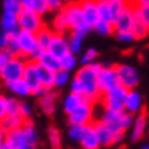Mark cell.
<instances>
[{
	"label": "cell",
	"mask_w": 149,
	"mask_h": 149,
	"mask_svg": "<svg viewBox=\"0 0 149 149\" xmlns=\"http://www.w3.org/2000/svg\"><path fill=\"white\" fill-rule=\"evenodd\" d=\"M101 64L89 63L82 64L75 74V77L71 82V92L84 96L86 100L96 101L100 97V91L97 86V72H99Z\"/></svg>",
	"instance_id": "1"
},
{
	"label": "cell",
	"mask_w": 149,
	"mask_h": 149,
	"mask_svg": "<svg viewBox=\"0 0 149 149\" xmlns=\"http://www.w3.org/2000/svg\"><path fill=\"white\" fill-rule=\"evenodd\" d=\"M6 140L14 149H36L38 145V134L32 120L26 119L21 127L8 131Z\"/></svg>",
	"instance_id": "2"
},
{
	"label": "cell",
	"mask_w": 149,
	"mask_h": 149,
	"mask_svg": "<svg viewBox=\"0 0 149 149\" xmlns=\"http://www.w3.org/2000/svg\"><path fill=\"white\" fill-rule=\"evenodd\" d=\"M133 120H134L133 115L126 111H113L104 108V112L99 122L105 125L113 133H125L133 125Z\"/></svg>",
	"instance_id": "3"
},
{
	"label": "cell",
	"mask_w": 149,
	"mask_h": 149,
	"mask_svg": "<svg viewBox=\"0 0 149 149\" xmlns=\"http://www.w3.org/2000/svg\"><path fill=\"white\" fill-rule=\"evenodd\" d=\"M63 10L66 19H67V25L68 29L72 32H82L88 34L92 30V27L86 23L85 18H84V14H82L81 6L79 3H68Z\"/></svg>",
	"instance_id": "4"
},
{
	"label": "cell",
	"mask_w": 149,
	"mask_h": 149,
	"mask_svg": "<svg viewBox=\"0 0 149 149\" xmlns=\"http://www.w3.org/2000/svg\"><path fill=\"white\" fill-rule=\"evenodd\" d=\"M17 41L19 47V56L22 58H30V60H36L40 54V47L37 42V37L34 33L19 30L17 33Z\"/></svg>",
	"instance_id": "5"
},
{
	"label": "cell",
	"mask_w": 149,
	"mask_h": 149,
	"mask_svg": "<svg viewBox=\"0 0 149 149\" xmlns=\"http://www.w3.org/2000/svg\"><path fill=\"white\" fill-rule=\"evenodd\" d=\"M26 67V60L22 56H13L10 62L0 70V78L4 84L17 81L23 77V71Z\"/></svg>",
	"instance_id": "6"
},
{
	"label": "cell",
	"mask_w": 149,
	"mask_h": 149,
	"mask_svg": "<svg viewBox=\"0 0 149 149\" xmlns=\"http://www.w3.org/2000/svg\"><path fill=\"white\" fill-rule=\"evenodd\" d=\"M18 26L19 30H25V32L36 34L40 29L44 27V23H42L40 14L34 13L32 8L22 7V10L18 13Z\"/></svg>",
	"instance_id": "7"
},
{
	"label": "cell",
	"mask_w": 149,
	"mask_h": 149,
	"mask_svg": "<svg viewBox=\"0 0 149 149\" xmlns=\"http://www.w3.org/2000/svg\"><path fill=\"white\" fill-rule=\"evenodd\" d=\"M127 92L125 86L119 85L111 91L103 93L101 103L105 109H113V111H125V100H126Z\"/></svg>",
	"instance_id": "8"
},
{
	"label": "cell",
	"mask_w": 149,
	"mask_h": 149,
	"mask_svg": "<svg viewBox=\"0 0 149 149\" xmlns=\"http://www.w3.org/2000/svg\"><path fill=\"white\" fill-rule=\"evenodd\" d=\"M120 85L119 82V77H118L116 66H103L100 67L99 72H97V86H99L100 93L103 95L105 92L111 91L113 88Z\"/></svg>",
	"instance_id": "9"
},
{
	"label": "cell",
	"mask_w": 149,
	"mask_h": 149,
	"mask_svg": "<svg viewBox=\"0 0 149 149\" xmlns=\"http://www.w3.org/2000/svg\"><path fill=\"white\" fill-rule=\"evenodd\" d=\"M92 122H93V101H91V100H85L77 109H74L71 113H68V123L70 125L86 126Z\"/></svg>",
	"instance_id": "10"
},
{
	"label": "cell",
	"mask_w": 149,
	"mask_h": 149,
	"mask_svg": "<svg viewBox=\"0 0 149 149\" xmlns=\"http://www.w3.org/2000/svg\"><path fill=\"white\" fill-rule=\"evenodd\" d=\"M116 71L120 85L125 86L126 89L130 91V89H134L138 85L140 74L133 66H130V64H119V66H116Z\"/></svg>",
	"instance_id": "11"
},
{
	"label": "cell",
	"mask_w": 149,
	"mask_h": 149,
	"mask_svg": "<svg viewBox=\"0 0 149 149\" xmlns=\"http://www.w3.org/2000/svg\"><path fill=\"white\" fill-rule=\"evenodd\" d=\"M134 22H136V15H134V8L130 3L112 22L113 32H131Z\"/></svg>",
	"instance_id": "12"
},
{
	"label": "cell",
	"mask_w": 149,
	"mask_h": 149,
	"mask_svg": "<svg viewBox=\"0 0 149 149\" xmlns=\"http://www.w3.org/2000/svg\"><path fill=\"white\" fill-rule=\"evenodd\" d=\"M95 127H96V131H97V136H99L100 145L101 146L115 145L118 142H120L123 140V137H125V133H113L111 129H108L101 122H96Z\"/></svg>",
	"instance_id": "13"
},
{
	"label": "cell",
	"mask_w": 149,
	"mask_h": 149,
	"mask_svg": "<svg viewBox=\"0 0 149 149\" xmlns=\"http://www.w3.org/2000/svg\"><path fill=\"white\" fill-rule=\"evenodd\" d=\"M78 144L81 145L82 149H100V140L96 131L95 123H89L84 127V133Z\"/></svg>",
	"instance_id": "14"
},
{
	"label": "cell",
	"mask_w": 149,
	"mask_h": 149,
	"mask_svg": "<svg viewBox=\"0 0 149 149\" xmlns=\"http://www.w3.org/2000/svg\"><path fill=\"white\" fill-rule=\"evenodd\" d=\"M22 79L26 82V85L29 86V89H30V93H32V95L41 86L40 77H38V71H37V64H36L34 60L26 62V67H25V71H23Z\"/></svg>",
	"instance_id": "15"
},
{
	"label": "cell",
	"mask_w": 149,
	"mask_h": 149,
	"mask_svg": "<svg viewBox=\"0 0 149 149\" xmlns=\"http://www.w3.org/2000/svg\"><path fill=\"white\" fill-rule=\"evenodd\" d=\"M78 3L81 6L82 14H84V18H85L86 23L93 29V26L100 21L96 0H81V1H78Z\"/></svg>",
	"instance_id": "16"
},
{
	"label": "cell",
	"mask_w": 149,
	"mask_h": 149,
	"mask_svg": "<svg viewBox=\"0 0 149 149\" xmlns=\"http://www.w3.org/2000/svg\"><path fill=\"white\" fill-rule=\"evenodd\" d=\"M47 51H49L51 54L54 55V56H56V58H62L63 55H66L67 52H70V51H68L67 38H66L63 34L55 33Z\"/></svg>",
	"instance_id": "17"
},
{
	"label": "cell",
	"mask_w": 149,
	"mask_h": 149,
	"mask_svg": "<svg viewBox=\"0 0 149 149\" xmlns=\"http://www.w3.org/2000/svg\"><path fill=\"white\" fill-rule=\"evenodd\" d=\"M125 111L131 115L140 113L142 111V96L137 91H130L127 92L126 100H125Z\"/></svg>",
	"instance_id": "18"
},
{
	"label": "cell",
	"mask_w": 149,
	"mask_h": 149,
	"mask_svg": "<svg viewBox=\"0 0 149 149\" xmlns=\"http://www.w3.org/2000/svg\"><path fill=\"white\" fill-rule=\"evenodd\" d=\"M133 130H131V141H140L142 137L145 136V133H146V126H148V119H146V115H145L142 111L138 113V116L134 118V120H133Z\"/></svg>",
	"instance_id": "19"
},
{
	"label": "cell",
	"mask_w": 149,
	"mask_h": 149,
	"mask_svg": "<svg viewBox=\"0 0 149 149\" xmlns=\"http://www.w3.org/2000/svg\"><path fill=\"white\" fill-rule=\"evenodd\" d=\"M0 26L1 30L8 34H17L19 32L18 26V14L10 13V11H4L1 21H0Z\"/></svg>",
	"instance_id": "20"
},
{
	"label": "cell",
	"mask_w": 149,
	"mask_h": 149,
	"mask_svg": "<svg viewBox=\"0 0 149 149\" xmlns=\"http://www.w3.org/2000/svg\"><path fill=\"white\" fill-rule=\"evenodd\" d=\"M34 62L42 64L44 67L49 68V70H52V71H58L59 68H60L59 58L54 56L49 51H40V54H38V56L36 58Z\"/></svg>",
	"instance_id": "21"
},
{
	"label": "cell",
	"mask_w": 149,
	"mask_h": 149,
	"mask_svg": "<svg viewBox=\"0 0 149 149\" xmlns=\"http://www.w3.org/2000/svg\"><path fill=\"white\" fill-rule=\"evenodd\" d=\"M58 100V93H55L54 89H51L47 95L38 99V105H40L41 111L45 115H52L55 111V104Z\"/></svg>",
	"instance_id": "22"
},
{
	"label": "cell",
	"mask_w": 149,
	"mask_h": 149,
	"mask_svg": "<svg viewBox=\"0 0 149 149\" xmlns=\"http://www.w3.org/2000/svg\"><path fill=\"white\" fill-rule=\"evenodd\" d=\"M37 71H38V77H40L41 86H44L47 89H54V78H55V71L49 70V68L44 67L42 64L37 63Z\"/></svg>",
	"instance_id": "23"
},
{
	"label": "cell",
	"mask_w": 149,
	"mask_h": 149,
	"mask_svg": "<svg viewBox=\"0 0 149 149\" xmlns=\"http://www.w3.org/2000/svg\"><path fill=\"white\" fill-rule=\"evenodd\" d=\"M85 97L81 95H78V93H74L71 92L70 95L66 96V99L63 101V108H64V112L67 113H71L74 109H77L79 105H81L84 101H85Z\"/></svg>",
	"instance_id": "24"
},
{
	"label": "cell",
	"mask_w": 149,
	"mask_h": 149,
	"mask_svg": "<svg viewBox=\"0 0 149 149\" xmlns=\"http://www.w3.org/2000/svg\"><path fill=\"white\" fill-rule=\"evenodd\" d=\"M25 120H26V119H23L21 115H6V116L3 118V120L0 122V127H1L6 133H8V131L21 127Z\"/></svg>",
	"instance_id": "25"
},
{
	"label": "cell",
	"mask_w": 149,
	"mask_h": 149,
	"mask_svg": "<svg viewBox=\"0 0 149 149\" xmlns=\"http://www.w3.org/2000/svg\"><path fill=\"white\" fill-rule=\"evenodd\" d=\"M85 33L82 32H72L70 37L67 38L68 42V51L74 55H78L82 49V44H84V38H85Z\"/></svg>",
	"instance_id": "26"
},
{
	"label": "cell",
	"mask_w": 149,
	"mask_h": 149,
	"mask_svg": "<svg viewBox=\"0 0 149 149\" xmlns=\"http://www.w3.org/2000/svg\"><path fill=\"white\" fill-rule=\"evenodd\" d=\"M6 85H7V88L13 92L14 95L19 96V97H26V96L32 95L29 86L26 85V82L23 81L22 78H21V79H17V81L8 82V84H6Z\"/></svg>",
	"instance_id": "27"
},
{
	"label": "cell",
	"mask_w": 149,
	"mask_h": 149,
	"mask_svg": "<svg viewBox=\"0 0 149 149\" xmlns=\"http://www.w3.org/2000/svg\"><path fill=\"white\" fill-rule=\"evenodd\" d=\"M54 34H55V32L51 30V29H48V27H42V29H40V30L36 33L37 42H38L40 49H42V51L48 49V47H49L51 40H52Z\"/></svg>",
	"instance_id": "28"
},
{
	"label": "cell",
	"mask_w": 149,
	"mask_h": 149,
	"mask_svg": "<svg viewBox=\"0 0 149 149\" xmlns=\"http://www.w3.org/2000/svg\"><path fill=\"white\" fill-rule=\"evenodd\" d=\"M97 3V10H99V17L100 21H105V22H113L112 13H111V7H109L108 0H96Z\"/></svg>",
	"instance_id": "29"
},
{
	"label": "cell",
	"mask_w": 149,
	"mask_h": 149,
	"mask_svg": "<svg viewBox=\"0 0 149 149\" xmlns=\"http://www.w3.org/2000/svg\"><path fill=\"white\" fill-rule=\"evenodd\" d=\"M52 29H54V32L58 33V34H63V33H66L68 30L67 19H66V15H64L63 10H60V11H59V14L55 17Z\"/></svg>",
	"instance_id": "30"
},
{
	"label": "cell",
	"mask_w": 149,
	"mask_h": 149,
	"mask_svg": "<svg viewBox=\"0 0 149 149\" xmlns=\"http://www.w3.org/2000/svg\"><path fill=\"white\" fill-rule=\"evenodd\" d=\"M48 141L52 149H62V134L55 126L48 127Z\"/></svg>",
	"instance_id": "31"
},
{
	"label": "cell",
	"mask_w": 149,
	"mask_h": 149,
	"mask_svg": "<svg viewBox=\"0 0 149 149\" xmlns=\"http://www.w3.org/2000/svg\"><path fill=\"white\" fill-rule=\"evenodd\" d=\"M59 63H60V68L67 70V71H71V70H74L75 66H77V58H75L74 54L67 52V54L63 55L62 58H59Z\"/></svg>",
	"instance_id": "32"
},
{
	"label": "cell",
	"mask_w": 149,
	"mask_h": 149,
	"mask_svg": "<svg viewBox=\"0 0 149 149\" xmlns=\"http://www.w3.org/2000/svg\"><path fill=\"white\" fill-rule=\"evenodd\" d=\"M27 8H32L34 13L42 15L49 11V0H30Z\"/></svg>",
	"instance_id": "33"
},
{
	"label": "cell",
	"mask_w": 149,
	"mask_h": 149,
	"mask_svg": "<svg viewBox=\"0 0 149 149\" xmlns=\"http://www.w3.org/2000/svg\"><path fill=\"white\" fill-rule=\"evenodd\" d=\"M70 79V71L59 68L58 71H55V78H54V89L55 88H63Z\"/></svg>",
	"instance_id": "34"
},
{
	"label": "cell",
	"mask_w": 149,
	"mask_h": 149,
	"mask_svg": "<svg viewBox=\"0 0 149 149\" xmlns=\"http://www.w3.org/2000/svg\"><path fill=\"white\" fill-rule=\"evenodd\" d=\"M131 32L136 37V40H140V38H145V37L149 34V27L145 25L144 22H141L138 19L136 18V22L133 25V29H131Z\"/></svg>",
	"instance_id": "35"
},
{
	"label": "cell",
	"mask_w": 149,
	"mask_h": 149,
	"mask_svg": "<svg viewBox=\"0 0 149 149\" xmlns=\"http://www.w3.org/2000/svg\"><path fill=\"white\" fill-rule=\"evenodd\" d=\"M108 1H109V7H111V13H112L113 21H115V18L122 13L123 10L126 8L127 6L130 4L129 0H108Z\"/></svg>",
	"instance_id": "36"
},
{
	"label": "cell",
	"mask_w": 149,
	"mask_h": 149,
	"mask_svg": "<svg viewBox=\"0 0 149 149\" xmlns=\"http://www.w3.org/2000/svg\"><path fill=\"white\" fill-rule=\"evenodd\" d=\"M134 8V15L141 22H144L149 27V6H133Z\"/></svg>",
	"instance_id": "37"
},
{
	"label": "cell",
	"mask_w": 149,
	"mask_h": 149,
	"mask_svg": "<svg viewBox=\"0 0 149 149\" xmlns=\"http://www.w3.org/2000/svg\"><path fill=\"white\" fill-rule=\"evenodd\" d=\"M93 29L99 33L100 36H108V34L113 33V25L111 22H105V21H99L93 26Z\"/></svg>",
	"instance_id": "38"
},
{
	"label": "cell",
	"mask_w": 149,
	"mask_h": 149,
	"mask_svg": "<svg viewBox=\"0 0 149 149\" xmlns=\"http://www.w3.org/2000/svg\"><path fill=\"white\" fill-rule=\"evenodd\" d=\"M19 104L21 101L14 97H6V109L7 115H19Z\"/></svg>",
	"instance_id": "39"
},
{
	"label": "cell",
	"mask_w": 149,
	"mask_h": 149,
	"mask_svg": "<svg viewBox=\"0 0 149 149\" xmlns=\"http://www.w3.org/2000/svg\"><path fill=\"white\" fill-rule=\"evenodd\" d=\"M84 127L81 125H70V129H68V138L72 141V142H79L82 137V133H84Z\"/></svg>",
	"instance_id": "40"
},
{
	"label": "cell",
	"mask_w": 149,
	"mask_h": 149,
	"mask_svg": "<svg viewBox=\"0 0 149 149\" xmlns=\"http://www.w3.org/2000/svg\"><path fill=\"white\" fill-rule=\"evenodd\" d=\"M4 49H7L10 54H13L14 56H18L19 47H18V41H17V34H10L8 41H7V45H6Z\"/></svg>",
	"instance_id": "41"
},
{
	"label": "cell",
	"mask_w": 149,
	"mask_h": 149,
	"mask_svg": "<svg viewBox=\"0 0 149 149\" xmlns=\"http://www.w3.org/2000/svg\"><path fill=\"white\" fill-rule=\"evenodd\" d=\"M3 8L4 11H10V13L18 14L22 10V4L19 0H4L3 3Z\"/></svg>",
	"instance_id": "42"
},
{
	"label": "cell",
	"mask_w": 149,
	"mask_h": 149,
	"mask_svg": "<svg viewBox=\"0 0 149 149\" xmlns=\"http://www.w3.org/2000/svg\"><path fill=\"white\" fill-rule=\"evenodd\" d=\"M99 56L97 51L95 48H89V49L85 51V54L82 55L81 58V64H89V63H93L96 60V58Z\"/></svg>",
	"instance_id": "43"
},
{
	"label": "cell",
	"mask_w": 149,
	"mask_h": 149,
	"mask_svg": "<svg viewBox=\"0 0 149 149\" xmlns=\"http://www.w3.org/2000/svg\"><path fill=\"white\" fill-rule=\"evenodd\" d=\"M115 34H116L118 40L122 41V42H126V44L133 42V41L136 40V37H134L133 32H115Z\"/></svg>",
	"instance_id": "44"
},
{
	"label": "cell",
	"mask_w": 149,
	"mask_h": 149,
	"mask_svg": "<svg viewBox=\"0 0 149 149\" xmlns=\"http://www.w3.org/2000/svg\"><path fill=\"white\" fill-rule=\"evenodd\" d=\"M19 115L23 119H29L30 115H32V107L25 101H21V104H19Z\"/></svg>",
	"instance_id": "45"
},
{
	"label": "cell",
	"mask_w": 149,
	"mask_h": 149,
	"mask_svg": "<svg viewBox=\"0 0 149 149\" xmlns=\"http://www.w3.org/2000/svg\"><path fill=\"white\" fill-rule=\"evenodd\" d=\"M14 55L10 54L7 49H0V70L4 67L6 64L10 62V59L13 58Z\"/></svg>",
	"instance_id": "46"
},
{
	"label": "cell",
	"mask_w": 149,
	"mask_h": 149,
	"mask_svg": "<svg viewBox=\"0 0 149 149\" xmlns=\"http://www.w3.org/2000/svg\"><path fill=\"white\" fill-rule=\"evenodd\" d=\"M7 115V109H6V97L0 95V122L3 120V118Z\"/></svg>",
	"instance_id": "47"
},
{
	"label": "cell",
	"mask_w": 149,
	"mask_h": 149,
	"mask_svg": "<svg viewBox=\"0 0 149 149\" xmlns=\"http://www.w3.org/2000/svg\"><path fill=\"white\" fill-rule=\"evenodd\" d=\"M8 37L10 34L6 32H0V49H4L6 45H7V41H8Z\"/></svg>",
	"instance_id": "48"
},
{
	"label": "cell",
	"mask_w": 149,
	"mask_h": 149,
	"mask_svg": "<svg viewBox=\"0 0 149 149\" xmlns=\"http://www.w3.org/2000/svg\"><path fill=\"white\" fill-rule=\"evenodd\" d=\"M131 6H149V0H131Z\"/></svg>",
	"instance_id": "49"
},
{
	"label": "cell",
	"mask_w": 149,
	"mask_h": 149,
	"mask_svg": "<svg viewBox=\"0 0 149 149\" xmlns=\"http://www.w3.org/2000/svg\"><path fill=\"white\" fill-rule=\"evenodd\" d=\"M0 149H14L13 146H11V144H10L7 140H4L1 144H0Z\"/></svg>",
	"instance_id": "50"
},
{
	"label": "cell",
	"mask_w": 149,
	"mask_h": 149,
	"mask_svg": "<svg viewBox=\"0 0 149 149\" xmlns=\"http://www.w3.org/2000/svg\"><path fill=\"white\" fill-rule=\"evenodd\" d=\"M6 137H7V133H6V131L3 130L1 127H0V144H1V142L6 140Z\"/></svg>",
	"instance_id": "51"
},
{
	"label": "cell",
	"mask_w": 149,
	"mask_h": 149,
	"mask_svg": "<svg viewBox=\"0 0 149 149\" xmlns=\"http://www.w3.org/2000/svg\"><path fill=\"white\" fill-rule=\"evenodd\" d=\"M19 1H21L22 7H29V3H30V0H19Z\"/></svg>",
	"instance_id": "52"
},
{
	"label": "cell",
	"mask_w": 149,
	"mask_h": 149,
	"mask_svg": "<svg viewBox=\"0 0 149 149\" xmlns=\"http://www.w3.org/2000/svg\"><path fill=\"white\" fill-rule=\"evenodd\" d=\"M140 149H149V142H146V144H144L142 146H141Z\"/></svg>",
	"instance_id": "53"
},
{
	"label": "cell",
	"mask_w": 149,
	"mask_h": 149,
	"mask_svg": "<svg viewBox=\"0 0 149 149\" xmlns=\"http://www.w3.org/2000/svg\"><path fill=\"white\" fill-rule=\"evenodd\" d=\"M62 1H63V0H62Z\"/></svg>",
	"instance_id": "54"
}]
</instances>
